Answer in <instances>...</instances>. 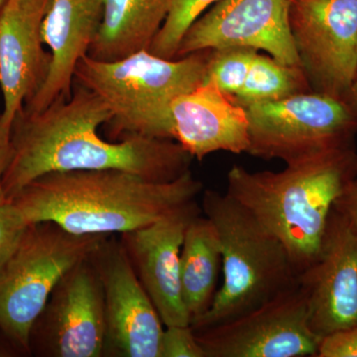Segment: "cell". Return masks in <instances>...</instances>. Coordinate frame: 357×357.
I'll list each match as a JSON object with an SVG mask.
<instances>
[{"mask_svg":"<svg viewBox=\"0 0 357 357\" xmlns=\"http://www.w3.org/2000/svg\"><path fill=\"white\" fill-rule=\"evenodd\" d=\"M112 119L105 103L77 83L68 100H56L38 114L22 110L11 126L3 181L7 199L49 173L115 169L169 182L191 170L194 158L175 141L139 135L105 139L98 129Z\"/></svg>","mask_w":357,"mask_h":357,"instance_id":"cell-1","label":"cell"},{"mask_svg":"<svg viewBox=\"0 0 357 357\" xmlns=\"http://www.w3.org/2000/svg\"><path fill=\"white\" fill-rule=\"evenodd\" d=\"M203 184L192 171L158 182L126 171L49 173L13 202L29 223L52 222L77 236H121L197 201Z\"/></svg>","mask_w":357,"mask_h":357,"instance_id":"cell-2","label":"cell"},{"mask_svg":"<svg viewBox=\"0 0 357 357\" xmlns=\"http://www.w3.org/2000/svg\"><path fill=\"white\" fill-rule=\"evenodd\" d=\"M286 165L279 172L234 165L225 192L281 241L299 275L318 258L333 204L357 177V151L340 148Z\"/></svg>","mask_w":357,"mask_h":357,"instance_id":"cell-3","label":"cell"},{"mask_svg":"<svg viewBox=\"0 0 357 357\" xmlns=\"http://www.w3.org/2000/svg\"><path fill=\"white\" fill-rule=\"evenodd\" d=\"M211 50L182 58L165 59L140 51L105 62L84 56L75 83L96 93L105 103L112 121V140L139 135L171 140V103L181 93L204 83Z\"/></svg>","mask_w":357,"mask_h":357,"instance_id":"cell-4","label":"cell"},{"mask_svg":"<svg viewBox=\"0 0 357 357\" xmlns=\"http://www.w3.org/2000/svg\"><path fill=\"white\" fill-rule=\"evenodd\" d=\"M201 206L222 243L223 281L208 311L192 321L194 332L232 321L299 285L287 249L236 199L208 189Z\"/></svg>","mask_w":357,"mask_h":357,"instance_id":"cell-5","label":"cell"},{"mask_svg":"<svg viewBox=\"0 0 357 357\" xmlns=\"http://www.w3.org/2000/svg\"><path fill=\"white\" fill-rule=\"evenodd\" d=\"M107 236H77L52 222L30 223L0 271V332L30 354V333L66 272L86 259Z\"/></svg>","mask_w":357,"mask_h":357,"instance_id":"cell-6","label":"cell"},{"mask_svg":"<svg viewBox=\"0 0 357 357\" xmlns=\"http://www.w3.org/2000/svg\"><path fill=\"white\" fill-rule=\"evenodd\" d=\"M245 109L251 156L289 164L354 146L357 115L347 100L307 91Z\"/></svg>","mask_w":357,"mask_h":357,"instance_id":"cell-7","label":"cell"},{"mask_svg":"<svg viewBox=\"0 0 357 357\" xmlns=\"http://www.w3.org/2000/svg\"><path fill=\"white\" fill-rule=\"evenodd\" d=\"M290 26L312 91L345 100L357 72V0H290Z\"/></svg>","mask_w":357,"mask_h":357,"instance_id":"cell-8","label":"cell"},{"mask_svg":"<svg viewBox=\"0 0 357 357\" xmlns=\"http://www.w3.org/2000/svg\"><path fill=\"white\" fill-rule=\"evenodd\" d=\"M105 294L91 256L60 279L30 333V354L42 357H102Z\"/></svg>","mask_w":357,"mask_h":357,"instance_id":"cell-9","label":"cell"},{"mask_svg":"<svg viewBox=\"0 0 357 357\" xmlns=\"http://www.w3.org/2000/svg\"><path fill=\"white\" fill-rule=\"evenodd\" d=\"M195 333L206 357H316L319 342L310 328L307 298L299 285Z\"/></svg>","mask_w":357,"mask_h":357,"instance_id":"cell-10","label":"cell"},{"mask_svg":"<svg viewBox=\"0 0 357 357\" xmlns=\"http://www.w3.org/2000/svg\"><path fill=\"white\" fill-rule=\"evenodd\" d=\"M105 294L102 356L160 357L163 321L117 236H107L91 255Z\"/></svg>","mask_w":357,"mask_h":357,"instance_id":"cell-11","label":"cell"},{"mask_svg":"<svg viewBox=\"0 0 357 357\" xmlns=\"http://www.w3.org/2000/svg\"><path fill=\"white\" fill-rule=\"evenodd\" d=\"M227 48L264 51L282 64L301 67L290 0H220L185 32L175 58Z\"/></svg>","mask_w":357,"mask_h":357,"instance_id":"cell-12","label":"cell"},{"mask_svg":"<svg viewBox=\"0 0 357 357\" xmlns=\"http://www.w3.org/2000/svg\"><path fill=\"white\" fill-rule=\"evenodd\" d=\"M298 280L310 328L319 340L357 324V230L333 208L321 252Z\"/></svg>","mask_w":357,"mask_h":357,"instance_id":"cell-13","label":"cell"},{"mask_svg":"<svg viewBox=\"0 0 357 357\" xmlns=\"http://www.w3.org/2000/svg\"><path fill=\"white\" fill-rule=\"evenodd\" d=\"M201 213V204L194 201L151 225L119 236L165 326H191L181 290L180 255L188 225Z\"/></svg>","mask_w":357,"mask_h":357,"instance_id":"cell-14","label":"cell"},{"mask_svg":"<svg viewBox=\"0 0 357 357\" xmlns=\"http://www.w3.org/2000/svg\"><path fill=\"white\" fill-rule=\"evenodd\" d=\"M50 0H6L0 9V121L11 129L25 103L43 84L51 62L42 23Z\"/></svg>","mask_w":357,"mask_h":357,"instance_id":"cell-15","label":"cell"},{"mask_svg":"<svg viewBox=\"0 0 357 357\" xmlns=\"http://www.w3.org/2000/svg\"><path fill=\"white\" fill-rule=\"evenodd\" d=\"M105 0H50L42 37L51 54L43 84L25 103V114H38L72 95L79 61L88 55L102 20Z\"/></svg>","mask_w":357,"mask_h":357,"instance_id":"cell-16","label":"cell"},{"mask_svg":"<svg viewBox=\"0 0 357 357\" xmlns=\"http://www.w3.org/2000/svg\"><path fill=\"white\" fill-rule=\"evenodd\" d=\"M171 140L192 158L203 160L218 151L248 153L246 109L213 83L181 93L171 103Z\"/></svg>","mask_w":357,"mask_h":357,"instance_id":"cell-17","label":"cell"},{"mask_svg":"<svg viewBox=\"0 0 357 357\" xmlns=\"http://www.w3.org/2000/svg\"><path fill=\"white\" fill-rule=\"evenodd\" d=\"M169 0H105L102 20L88 56L121 60L149 51L165 21Z\"/></svg>","mask_w":357,"mask_h":357,"instance_id":"cell-18","label":"cell"},{"mask_svg":"<svg viewBox=\"0 0 357 357\" xmlns=\"http://www.w3.org/2000/svg\"><path fill=\"white\" fill-rule=\"evenodd\" d=\"M222 263V243L218 230L201 213L188 225L180 255L181 290L191 324L213 304Z\"/></svg>","mask_w":357,"mask_h":357,"instance_id":"cell-19","label":"cell"},{"mask_svg":"<svg viewBox=\"0 0 357 357\" xmlns=\"http://www.w3.org/2000/svg\"><path fill=\"white\" fill-rule=\"evenodd\" d=\"M307 91L312 89L302 68L282 64L257 52L243 89L232 98L246 109L255 103L275 102Z\"/></svg>","mask_w":357,"mask_h":357,"instance_id":"cell-20","label":"cell"},{"mask_svg":"<svg viewBox=\"0 0 357 357\" xmlns=\"http://www.w3.org/2000/svg\"><path fill=\"white\" fill-rule=\"evenodd\" d=\"M220 0H169L163 25L150 46L149 52L165 59H175L185 32L199 16Z\"/></svg>","mask_w":357,"mask_h":357,"instance_id":"cell-21","label":"cell"},{"mask_svg":"<svg viewBox=\"0 0 357 357\" xmlns=\"http://www.w3.org/2000/svg\"><path fill=\"white\" fill-rule=\"evenodd\" d=\"M257 51L248 48L211 50L204 83H213L234 98L243 89Z\"/></svg>","mask_w":357,"mask_h":357,"instance_id":"cell-22","label":"cell"},{"mask_svg":"<svg viewBox=\"0 0 357 357\" xmlns=\"http://www.w3.org/2000/svg\"><path fill=\"white\" fill-rule=\"evenodd\" d=\"M29 225L13 202L0 204V271L17 248Z\"/></svg>","mask_w":357,"mask_h":357,"instance_id":"cell-23","label":"cell"},{"mask_svg":"<svg viewBox=\"0 0 357 357\" xmlns=\"http://www.w3.org/2000/svg\"><path fill=\"white\" fill-rule=\"evenodd\" d=\"M160 357H206L191 326H168L162 335Z\"/></svg>","mask_w":357,"mask_h":357,"instance_id":"cell-24","label":"cell"},{"mask_svg":"<svg viewBox=\"0 0 357 357\" xmlns=\"http://www.w3.org/2000/svg\"><path fill=\"white\" fill-rule=\"evenodd\" d=\"M316 357H357V324L321 337Z\"/></svg>","mask_w":357,"mask_h":357,"instance_id":"cell-25","label":"cell"},{"mask_svg":"<svg viewBox=\"0 0 357 357\" xmlns=\"http://www.w3.org/2000/svg\"><path fill=\"white\" fill-rule=\"evenodd\" d=\"M333 210L357 230V177L340 195L333 204Z\"/></svg>","mask_w":357,"mask_h":357,"instance_id":"cell-26","label":"cell"},{"mask_svg":"<svg viewBox=\"0 0 357 357\" xmlns=\"http://www.w3.org/2000/svg\"><path fill=\"white\" fill-rule=\"evenodd\" d=\"M11 155V129L7 128L0 121V204L6 203L8 199L6 198L4 191V176L8 167L9 160Z\"/></svg>","mask_w":357,"mask_h":357,"instance_id":"cell-27","label":"cell"},{"mask_svg":"<svg viewBox=\"0 0 357 357\" xmlns=\"http://www.w3.org/2000/svg\"><path fill=\"white\" fill-rule=\"evenodd\" d=\"M345 100L351 105V109H354V112L357 115V72Z\"/></svg>","mask_w":357,"mask_h":357,"instance_id":"cell-28","label":"cell"},{"mask_svg":"<svg viewBox=\"0 0 357 357\" xmlns=\"http://www.w3.org/2000/svg\"><path fill=\"white\" fill-rule=\"evenodd\" d=\"M4 2H6V0H0V9L3 6Z\"/></svg>","mask_w":357,"mask_h":357,"instance_id":"cell-29","label":"cell"},{"mask_svg":"<svg viewBox=\"0 0 357 357\" xmlns=\"http://www.w3.org/2000/svg\"><path fill=\"white\" fill-rule=\"evenodd\" d=\"M1 356H4V354H3V352L0 351V357H1Z\"/></svg>","mask_w":357,"mask_h":357,"instance_id":"cell-30","label":"cell"}]
</instances>
